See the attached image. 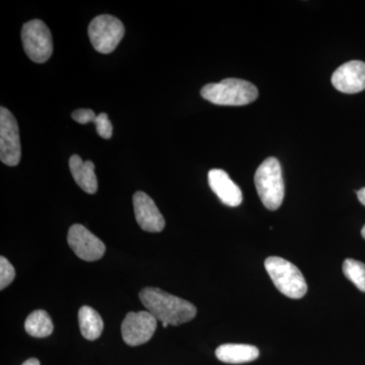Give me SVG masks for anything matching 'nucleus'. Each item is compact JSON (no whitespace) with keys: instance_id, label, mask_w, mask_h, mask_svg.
I'll use <instances>...</instances> for the list:
<instances>
[{"instance_id":"obj_1","label":"nucleus","mask_w":365,"mask_h":365,"mask_svg":"<svg viewBox=\"0 0 365 365\" xmlns=\"http://www.w3.org/2000/svg\"><path fill=\"white\" fill-rule=\"evenodd\" d=\"M139 299L148 312L162 323L179 326L188 323L196 317L197 309L194 304L160 288H144L139 294Z\"/></svg>"},{"instance_id":"obj_2","label":"nucleus","mask_w":365,"mask_h":365,"mask_svg":"<svg viewBox=\"0 0 365 365\" xmlns=\"http://www.w3.org/2000/svg\"><path fill=\"white\" fill-rule=\"evenodd\" d=\"M208 102L220 106H245L258 98V88L252 83L239 78H225L218 83H208L201 90Z\"/></svg>"},{"instance_id":"obj_3","label":"nucleus","mask_w":365,"mask_h":365,"mask_svg":"<svg viewBox=\"0 0 365 365\" xmlns=\"http://www.w3.org/2000/svg\"><path fill=\"white\" fill-rule=\"evenodd\" d=\"M255 186L262 203L269 210H277L284 198L282 170L277 158H268L255 174Z\"/></svg>"},{"instance_id":"obj_4","label":"nucleus","mask_w":365,"mask_h":365,"mask_svg":"<svg viewBox=\"0 0 365 365\" xmlns=\"http://www.w3.org/2000/svg\"><path fill=\"white\" fill-rule=\"evenodd\" d=\"M265 269L274 285L285 297L299 299L307 292V284L304 275L297 266L280 257H269L265 261Z\"/></svg>"},{"instance_id":"obj_5","label":"nucleus","mask_w":365,"mask_h":365,"mask_svg":"<svg viewBox=\"0 0 365 365\" xmlns=\"http://www.w3.org/2000/svg\"><path fill=\"white\" fill-rule=\"evenodd\" d=\"M125 28L121 21L109 14L93 19L88 26V37L98 52L109 54L123 39Z\"/></svg>"},{"instance_id":"obj_6","label":"nucleus","mask_w":365,"mask_h":365,"mask_svg":"<svg viewBox=\"0 0 365 365\" xmlns=\"http://www.w3.org/2000/svg\"><path fill=\"white\" fill-rule=\"evenodd\" d=\"M21 40L26 54L36 63H44L51 57V32L42 21L33 20L26 23L21 30Z\"/></svg>"},{"instance_id":"obj_7","label":"nucleus","mask_w":365,"mask_h":365,"mask_svg":"<svg viewBox=\"0 0 365 365\" xmlns=\"http://www.w3.org/2000/svg\"><path fill=\"white\" fill-rule=\"evenodd\" d=\"M21 148L20 130L16 118L6 108L0 109V160L9 167L20 163Z\"/></svg>"},{"instance_id":"obj_8","label":"nucleus","mask_w":365,"mask_h":365,"mask_svg":"<svg viewBox=\"0 0 365 365\" xmlns=\"http://www.w3.org/2000/svg\"><path fill=\"white\" fill-rule=\"evenodd\" d=\"M157 327L158 319L150 312H131L122 323V337L129 346L143 345L151 339Z\"/></svg>"},{"instance_id":"obj_9","label":"nucleus","mask_w":365,"mask_h":365,"mask_svg":"<svg viewBox=\"0 0 365 365\" xmlns=\"http://www.w3.org/2000/svg\"><path fill=\"white\" fill-rule=\"evenodd\" d=\"M67 242L74 254L81 260H100L106 252L104 242L81 225H74L69 228Z\"/></svg>"},{"instance_id":"obj_10","label":"nucleus","mask_w":365,"mask_h":365,"mask_svg":"<svg viewBox=\"0 0 365 365\" xmlns=\"http://www.w3.org/2000/svg\"><path fill=\"white\" fill-rule=\"evenodd\" d=\"M332 85L344 93H357L365 90V63L352 60L338 67L332 76Z\"/></svg>"},{"instance_id":"obj_11","label":"nucleus","mask_w":365,"mask_h":365,"mask_svg":"<svg viewBox=\"0 0 365 365\" xmlns=\"http://www.w3.org/2000/svg\"><path fill=\"white\" fill-rule=\"evenodd\" d=\"M133 207L136 222L145 232H160L165 228V218L148 194L136 192L133 196Z\"/></svg>"},{"instance_id":"obj_12","label":"nucleus","mask_w":365,"mask_h":365,"mask_svg":"<svg viewBox=\"0 0 365 365\" xmlns=\"http://www.w3.org/2000/svg\"><path fill=\"white\" fill-rule=\"evenodd\" d=\"M208 182L211 190L220 201L230 207H237L242 202V190L223 170L215 169L208 173Z\"/></svg>"},{"instance_id":"obj_13","label":"nucleus","mask_w":365,"mask_h":365,"mask_svg":"<svg viewBox=\"0 0 365 365\" xmlns=\"http://www.w3.org/2000/svg\"><path fill=\"white\" fill-rule=\"evenodd\" d=\"M69 169L74 181L83 191L88 194H95L98 191V180L93 162H83L79 155H74L69 160Z\"/></svg>"},{"instance_id":"obj_14","label":"nucleus","mask_w":365,"mask_h":365,"mask_svg":"<svg viewBox=\"0 0 365 365\" xmlns=\"http://www.w3.org/2000/svg\"><path fill=\"white\" fill-rule=\"evenodd\" d=\"M258 348L248 344H223L216 349L215 355L225 364H241L254 361L259 357Z\"/></svg>"},{"instance_id":"obj_15","label":"nucleus","mask_w":365,"mask_h":365,"mask_svg":"<svg viewBox=\"0 0 365 365\" xmlns=\"http://www.w3.org/2000/svg\"><path fill=\"white\" fill-rule=\"evenodd\" d=\"M78 323L81 335L86 340H97L103 333L104 322L102 317L93 307L83 306L78 312Z\"/></svg>"},{"instance_id":"obj_16","label":"nucleus","mask_w":365,"mask_h":365,"mask_svg":"<svg viewBox=\"0 0 365 365\" xmlns=\"http://www.w3.org/2000/svg\"><path fill=\"white\" fill-rule=\"evenodd\" d=\"M25 329L32 337L45 338L51 335L54 326L49 314L42 309H38L26 318Z\"/></svg>"},{"instance_id":"obj_17","label":"nucleus","mask_w":365,"mask_h":365,"mask_svg":"<svg viewBox=\"0 0 365 365\" xmlns=\"http://www.w3.org/2000/svg\"><path fill=\"white\" fill-rule=\"evenodd\" d=\"M343 273L360 292H365V264L354 259H346L343 263Z\"/></svg>"},{"instance_id":"obj_18","label":"nucleus","mask_w":365,"mask_h":365,"mask_svg":"<svg viewBox=\"0 0 365 365\" xmlns=\"http://www.w3.org/2000/svg\"><path fill=\"white\" fill-rule=\"evenodd\" d=\"M16 277V271L6 257L0 258V289L9 287Z\"/></svg>"},{"instance_id":"obj_19","label":"nucleus","mask_w":365,"mask_h":365,"mask_svg":"<svg viewBox=\"0 0 365 365\" xmlns=\"http://www.w3.org/2000/svg\"><path fill=\"white\" fill-rule=\"evenodd\" d=\"M93 123L96 124V128H97L98 135L104 139L111 138L113 126L107 114L102 113V114L98 115Z\"/></svg>"},{"instance_id":"obj_20","label":"nucleus","mask_w":365,"mask_h":365,"mask_svg":"<svg viewBox=\"0 0 365 365\" xmlns=\"http://www.w3.org/2000/svg\"><path fill=\"white\" fill-rule=\"evenodd\" d=\"M72 119L79 124H88L95 122L97 115L91 109H78L72 113Z\"/></svg>"},{"instance_id":"obj_21","label":"nucleus","mask_w":365,"mask_h":365,"mask_svg":"<svg viewBox=\"0 0 365 365\" xmlns=\"http://www.w3.org/2000/svg\"><path fill=\"white\" fill-rule=\"evenodd\" d=\"M357 197H359L360 202L365 206V188H362L357 192Z\"/></svg>"},{"instance_id":"obj_22","label":"nucleus","mask_w":365,"mask_h":365,"mask_svg":"<svg viewBox=\"0 0 365 365\" xmlns=\"http://www.w3.org/2000/svg\"><path fill=\"white\" fill-rule=\"evenodd\" d=\"M21 365H41L40 361L36 359H30L24 362Z\"/></svg>"},{"instance_id":"obj_23","label":"nucleus","mask_w":365,"mask_h":365,"mask_svg":"<svg viewBox=\"0 0 365 365\" xmlns=\"http://www.w3.org/2000/svg\"><path fill=\"white\" fill-rule=\"evenodd\" d=\"M361 235H362V237H364V239L365 240V225L364 227H362Z\"/></svg>"},{"instance_id":"obj_24","label":"nucleus","mask_w":365,"mask_h":365,"mask_svg":"<svg viewBox=\"0 0 365 365\" xmlns=\"http://www.w3.org/2000/svg\"><path fill=\"white\" fill-rule=\"evenodd\" d=\"M162 325L163 327V328H168V327H169V324H167V323H162Z\"/></svg>"}]
</instances>
